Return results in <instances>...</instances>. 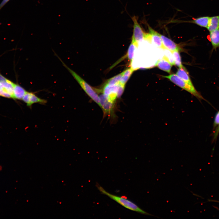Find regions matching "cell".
Here are the masks:
<instances>
[{
	"label": "cell",
	"mask_w": 219,
	"mask_h": 219,
	"mask_svg": "<svg viewBox=\"0 0 219 219\" xmlns=\"http://www.w3.org/2000/svg\"><path fill=\"white\" fill-rule=\"evenodd\" d=\"M96 186L103 194L107 196L113 200L123 206L124 207L133 211L142 214L153 216L140 208L138 206L130 200L109 193L105 190L102 186L97 184Z\"/></svg>",
	"instance_id": "1"
},
{
	"label": "cell",
	"mask_w": 219,
	"mask_h": 219,
	"mask_svg": "<svg viewBox=\"0 0 219 219\" xmlns=\"http://www.w3.org/2000/svg\"><path fill=\"white\" fill-rule=\"evenodd\" d=\"M58 57L61 62L63 65L71 74L86 93L93 101L99 106V96H98L96 91L78 74L68 67L60 57Z\"/></svg>",
	"instance_id": "2"
},
{
	"label": "cell",
	"mask_w": 219,
	"mask_h": 219,
	"mask_svg": "<svg viewBox=\"0 0 219 219\" xmlns=\"http://www.w3.org/2000/svg\"><path fill=\"white\" fill-rule=\"evenodd\" d=\"M162 76L169 79L176 85L189 92L196 97L200 101L203 100L207 102L196 90L194 86L189 85L176 74H171L169 75H163Z\"/></svg>",
	"instance_id": "3"
},
{
	"label": "cell",
	"mask_w": 219,
	"mask_h": 219,
	"mask_svg": "<svg viewBox=\"0 0 219 219\" xmlns=\"http://www.w3.org/2000/svg\"><path fill=\"white\" fill-rule=\"evenodd\" d=\"M118 85H104L101 92L109 102L115 105L116 100L118 99L117 92Z\"/></svg>",
	"instance_id": "4"
},
{
	"label": "cell",
	"mask_w": 219,
	"mask_h": 219,
	"mask_svg": "<svg viewBox=\"0 0 219 219\" xmlns=\"http://www.w3.org/2000/svg\"><path fill=\"white\" fill-rule=\"evenodd\" d=\"M133 22V34L132 39L138 45L139 43L145 40L147 33H145L138 22L137 17L134 16L131 18Z\"/></svg>",
	"instance_id": "5"
},
{
	"label": "cell",
	"mask_w": 219,
	"mask_h": 219,
	"mask_svg": "<svg viewBox=\"0 0 219 219\" xmlns=\"http://www.w3.org/2000/svg\"><path fill=\"white\" fill-rule=\"evenodd\" d=\"M14 84L8 79L5 82H0V96L13 98Z\"/></svg>",
	"instance_id": "6"
},
{
	"label": "cell",
	"mask_w": 219,
	"mask_h": 219,
	"mask_svg": "<svg viewBox=\"0 0 219 219\" xmlns=\"http://www.w3.org/2000/svg\"><path fill=\"white\" fill-rule=\"evenodd\" d=\"M22 100L29 107H31L34 103L44 104L47 102L46 100L39 97L34 93L28 92L24 96Z\"/></svg>",
	"instance_id": "7"
},
{
	"label": "cell",
	"mask_w": 219,
	"mask_h": 219,
	"mask_svg": "<svg viewBox=\"0 0 219 219\" xmlns=\"http://www.w3.org/2000/svg\"><path fill=\"white\" fill-rule=\"evenodd\" d=\"M163 43L166 49L170 52L175 51H181L182 49L180 45L176 43L171 39L166 36L159 33Z\"/></svg>",
	"instance_id": "8"
},
{
	"label": "cell",
	"mask_w": 219,
	"mask_h": 219,
	"mask_svg": "<svg viewBox=\"0 0 219 219\" xmlns=\"http://www.w3.org/2000/svg\"><path fill=\"white\" fill-rule=\"evenodd\" d=\"M148 28L149 33L150 35L151 43L153 42L158 47L166 49L159 35V33L155 30L149 25H148Z\"/></svg>",
	"instance_id": "9"
},
{
	"label": "cell",
	"mask_w": 219,
	"mask_h": 219,
	"mask_svg": "<svg viewBox=\"0 0 219 219\" xmlns=\"http://www.w3.org/2000/svg\"><path fill=\"white\" fill-rule=\"evenodd\" d=\"M172 65V63L166 56H164L162 58L158 60L155 65L160 69L169 73L171 72Z\"/></svg>",
	"instance_id": "10"
},
{
	"label": "cell",
	"mask_w": 219,
	"mask_h": 219,
	"mask_svg": "<svg viewBox=\"0 0 219 219\" xmlns=\"http://www.w3.org/2000/svg\"><path fill=\"white\" fill-rule=\"evenodd\" d=\"M210 17L203 16L196 18L189 21L190 23L196 24L200 27L207 28L209 23Z\"/></svg>",
	"instance_id": "11"
},
{
	"label": "cell",
	"mask_w": 219,
	"mask_h": 219,
	"mask_svg": "<svg viewBox=\"0 0 219 219\" xmlns=\"http://www.w3.org/2000/svg\"><path fill=\"white\" fill-rule=\"evenodd\" d=\"M24 88L19 85L14 84L13 92V98L21 100L27 92Z\"/></svg>",
	"instance_id": "12"
},
{
	"label": "cell",
	"mask_w": 219,
	"mask_h": 219,
	"mask_svg": "<svg viewBox=\"0 0 219 219\" xmlns=\"http://www.w3.org/2000/svg\"><path fill=\"white\" fill-rule=\"evenodd\" d=\"M209 38L214 49L219 47V29L210 32Z\"/></svg>",
	"instance_id": "13"
},
{
	"label": "cell",
	"mask_w": 219,
	"mask_h": 219,
	"mask_svg": "<svg viewBox=\"0 0 219 219\" xmlns=\"http://www.w3.org/2000/svg\"><path fill=\"white\" fill-rule=\"evenodd\" d=\"M176 74L189 85L193 86L188 71L185 67L179 68Z\"/></svg>",
	"instance_id": "14"
},
{
	"label": "cell",
	"mask_w": 219,
	"mask_h": 219,
	"mask_svg": "<svg viewBox=\"0 0 219 219\" xmlns=\"http://www.w3.org/2000/svg\"><path fill=\"white\" fill-rule=\"evenodd\" d=\"M212 142L216 141L219 134V110L216 113L213 124Z\"/></svg>",
	"instance_id": "15"
},
{
	"label": "cell",
	"mask_w": 219,
	"mask_h": 219,
	"mask_svg": "<svg viewBox=\"0 0 219 219\" xmlns=\"http://www.w3.org/2000/svg\"><path fill=\"white\" fill-rule=\"evenodd\" d=\"M138 45L137 44L133 39H132L131 43L130 45L126 55L124 58H127L131 63H132L134 58V52L135 48L137 47Z\"/></svg>",
	"instance_id": "16"
},
{
	"label": "cell",
	"mask_w": 219,
	"mask_h": 219,
	"mask_svg": "<svg viewBox=\"0 0 219 219\" xmlns=\"http://www.w3.org/2000/svg\"><path fill=\"white\" fill-rule=\"evenodd\" d=\"M207 29L209 32L219 29V15L210 17Z\"/></svg>",
	"instance_id": "17"
},
{
	"label": "cell",
	"mask_w": 219,
	"mask_h": 219,
	"mask_svg": "<svg viewBox=\"0 0 219 219\" xmlns=\"http://www.w3.org/2000/svg\"><path fill=\"white\" fill-rule=\"evenodd\" d=\"M135 70L132 67H130L122 72V75L120 83L125 85L134 71Z\"/></svg>",
	"instance_id": "18"
},
{
	"label": "cell",
	"mask_w": 219,
	"mask_h": 219,
	"mask_svg": "<svg viewBox=\"0 0 219 219\" xmlns=\"http://www.w3.org/2000/svg\"><path fill=\"white\" fill-rule=\"evenodd\" d=\"M171 52L174 57V65L179 68H184L185 67L183 65L182 63L179 51H175Z\"/></svg>",
	"instance_id": "19"
},
{
	"label": "cell",
	"mask_w": 219,
	"mask_h": 219,
	"mask_svg": "<svg viewBox=\"0 0 219 219\" xmlns=\"http://www.w3.org/2000/svg\"><path fill=\"white\" fill-rule=\"evenodd\" d=\"M122 72L108 80L105 84L109 85H117L120 82Z\"/></svg>",
	"instance_id": "20"
},
{
	"label": "cell",
	"mask_w": 219,
	"mask_h": 219,
	"mask_svg": "<svg viewBox=\"0 0 219 219\" xmlns=\"http://www.w3.org/2000/svg\"><path fill=\"white\" fill-rule=\"evenodd\" d=\"M125 85H124L119 83L118 84V90L117 92V96L118 99H120L122 95L125 87Z\"/></svg>",
	"instance_id": "21"
},
{
	"label": "cell",
	"mask_w": 219,
	"mask_h": 219,
	"mask_svg": "<svg viewBox=\"0 0 219 219\" xmlns=\"http://www.w3.org/2000/svg\"><path fill=\"white\" fill-rule=\"evenodd\" d=\"M10 0H3L0 4V10Z\"/></svg>",
	"instance_id": "22"
},
{
	"label": "cell",
	"mask_w": 219,
	"mask_h": 219,
	"mask_svg": "<svg viewBox=\"0 0 219 219\" xmlns=\"http://www.w3.org/2000/svg\"><path fill=\"white\" fill-rule=\"evenodd\" d=\"M8 79L3 76L0 73V82H4L6 81Z\"/></svg>",
	"instance_id": "23"
}]
</instances>
